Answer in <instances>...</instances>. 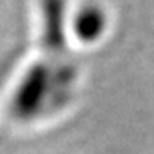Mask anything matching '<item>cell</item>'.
<instances>
[{"label": "cell", "instance_id": "6da1fadb", "mask_svg": "<svg viewBox=\"0 0 154 154\" xmlns=\"http://www.w3.org/2000/svg\"><path fill=\"white\" fill-rule=\"evenodd\" d=\"M48 94H55V79L51 75V63L39 62L31 67L14 96V111L21 118H31L43 108Z\"/></svg>", "mask_w": 154, "mask_h": 154}, {"label": "cell", "instance_id": "7a4b0ae2", "mask_svg": "<svg viewBox=\"0 0 154 154\" xmlns=\"http://www.w3.org/2000/svg\"><path fill=\"white\" fill-rule=\"evenodd\" d=\"M106 28V17L105 12L98 7H86L79 12L74 22V29L79 39L82 41H94L105 33Z\"/></svg>", "mask_w": 154, "mask_h": 154}]
</instances>
